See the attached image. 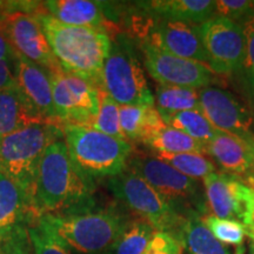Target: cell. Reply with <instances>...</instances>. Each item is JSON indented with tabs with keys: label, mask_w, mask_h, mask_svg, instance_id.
Wrapping results in <instances>:
<instances>
[{
	"label": "cell",
	"mask_w": 254,
	"mask_h": 254,
	"mask_svg": "<svg viewBox=\"0 0 254 254\" xmlns=\"http://www.w3.org/2000/svg\"><path fill=\"white\" fill-rule=\"evenodd\" d=\"M95 182L85 176L69 157L65 139L44 153L36 180V208L40 217L78 213L94 207Z\"/></svg>",
	"instance_id": "cell-1"
},
{
	"label": "cell",
	"mask_w": 254,
	"mask_h": 254,
	"mask_svg": "<svg viewBox=\"0 0 254 254\" xmlns=\"http://www.w3.org/2000/svg\"><path fill=\"white\" fill-rule=\"evenodd\" d=\"M43 8L36 15L60 67L90 81L101 91V71L112 43L109 32L98 27L69 26Z\"/></svg>",
	"instance_id": "cell-2"
},
{
	"label": "cell",
	"mask_w": 254,
	"mask_h": 254,
	"mask_svg": "<svg viewBox=\"0 0 254 254\" xmlns=\"http://www.w3.org/2000/svg\"><path fill=\"white\" fill-rule=\"evenodd\" d=\"M60 139H64V132L59 125L33 123L0 140V173L23 190L30 226L40 218L36 208V180L41 158L47 147Z\"/></svg>",
	"instance_id": "cell-3"
},
{
	"label": "cell",
	"mask_w": 254,
	"mask_h": 254,
	"mask_svg": "<svg viewBox=\"0 0 254 254\" xmlns=\"http://www.w3.org/2000/svg\"><path fill=\"white\" fill-rule=\"evenodd\" d=\"M57 236L80 254H106L131 220L116 207H95L78 213L43 215Z\"/></svg>",
	"instance_id": "cell-4"
},
{
	"label": "cell",
	"mask_w": 254,
	"mask_h": 254,
	"mask_svg": "<svg viewBox=\"0 0 254 254\" xmlns=\"http://www.w3.org/2000/svg\"><path fill=\"white\" fill-rule=\"evenodd\" d=\"M62 128L72 161L90 179H110L126 170L133 154L131 142L91 127L66 125Z\"/></svg>",
	"instance_id": "cell-5"
},
{
	"label": "cell",
	"mask_w": 254,
	"mask_h": 254,
	"mask_svg": "<svg viewBox=\"0 0 254 254\" xmlns=\"http://www.w3.org/2000/svg\"><path fill=\"white\" fill-rule=\"evenodd\" d=\"M127 168L150 184L168 205L182 217H205L207 211L205 190L198 180L184 176L154 155L132 154Z\"/></svg>",
	"instance_id": "cell-6"
},
{
	"label": "cell",
	"mask_w": 254,
	"mask_h": 254,
	"mask_svg": "<svg viewBox=\"0 0 254 254\" xmlns=\"http://www.w3.org/2000/svg\"><path fill=\"white\" fill-rule=\"evenodd\" d=\"M101 91L120 106L155 105L138 56L125 36L111 43L110 53L101 71Z\"/></svg>",
	"instance_id": "cell-7"
},
{
	"label": "cell",
	"mask_w": 254,
	"mask_h": 254,
	"mask_svg": "<svg viewBox=\"0 0 254 254\" xmlns=\"http://www.w3.org/2000/svg\"><path fill=\"white\" fill-rule=\"evenodd\" d=\"M107 186L113 195L138 218L147 221L157 232H166L180 238L186 219L168 205L159 193L126 167L118 176L110 178Z\"/></svg>",
	"instance_id": "cell-8"
},
{
	"label": "cell",
	"mask_w": 254,
	"mask_h": 254,
	"mask_svg": "<svg viewBox=\"0 0 254 254\" xmlns=\"http://www.w3.org/2000/svg\"><path fill=\"white\" fill-rule=\"evenodd\" d=\"M53 104L60 126L91 127L100 107V91L78 75L63 71L49 72Z\"/></svg>",
	"instance_id": "cell-9"
},
{
	"label": "cell",
	"mask_w": 254,
	"mask_h": 254,
	"mask_svg": "<svg viewBox=\"0 0 254 254\" xmlns=\"http://www.w3.org/2000/svg\"><path fill=\"white\" fill-rule=\"evenodd\" d=\"M207 66L213 73H239L245 58L246 38L243 25L230 19L214 17L199 26Z\"/></svg>",
	"instance_id": "cell-10"
},
{
	"label": "cell",
	"mask_w": 254,
	"mask_h": 254,
	"mask_svg": "<svg viewBox=\"0 0 254 254\" xmlns=\"http://www.w3.org/2000/svg\"><path fill=\"white\" fill-rule=\"evenodd\" d=\"M207 209L212 215L250 226L254 222V189L241 178L213 172L202 179Z\"/></svg>",
	"instance_id": "cell-11"
},
{
	"label": "cell",
	"mask_w": 254,
	"mask_h": 254,
	"mask_svg": "<svg viewBox=\"0 0 254 254\" xmlns=\"http://www.w3.org/2000/svg\"><path fill=\"white\" fill-rule=\"evenodd\" d=\"M140 50L146 69L159 84L200 90L214 81V73L205 64L170 55L147 40H140Z\"/></svg>",
	"instance_id": "cell-12"
},
{
	"label": "cell",
	"mask_w": 254,
	"mask_h": 254,
	"mask_svg": "<svg viewBox=\"0 0 254 254\" xmlns=\"http://www.w3.org/2000/svg\"><path fill=\"white\" fill-rule=\"evenodd\" d=\"M200 111L219 131L254 141V114L232 92L218 86L199 90Z\"/></svg>",
	"instance_id": "cell-13"
},
{
	"label": "cell",
	"mask_w": 254,
	"mask_h": 254,
	"mask_svg": "<svg viewBox=\"0 0 254 254\" xmlns=\"http://www.w3.org/2000/svg\"><path fill=\"white\" fill-rule=\"evenodd\" d=\"M2 32L15 53L47 72L62 68L36 14L21 11L8 12L2 20Z\"/></svg>",
	"instance_id": "cell-14"
},
{
	"label": "cell",
	"mask_w": 254,
	"mask_h": 254,
	"mask_svg": "<svg viewBox=\"0 0 254 254\" xmlns=\"http://www.w3.org/2000/svg\"><path fill=\"white\" fill-rule=\"evenodd\" d=\"M141 40H147L164 52L179 58L195 60L207 65L199 26L180 21L152 19Z\"/></svg>",
	"instance_id": "cell-15"
},
{
	"label": "cell",
	"mask_w": 254,
	"mask_h": 254,
	"mask_svg": "<svg viewBox=\"0 0 254 254\" xmlns=\"http://www.w3.org/2000/svg\"><path fill=\"white\" fill-rule=\"evenodd\" d=\"M14 74L18 90L30 104L32 110L43 122L59 125L49 72L17 53L14 59Z\"/></svg>",
	"instance_id": "cell-16"
},
{
	"label": "cell",
	"mask_w": 254,
	"mask_h": 254,
	"mask_svg": "<svg viewBox=\"0 0 254 254\" xmlns=\"http://www.w3.org/2000/svg\"><path fill=\"white\" fill-rule=\"evenodd\" d=\"M205 153L221 168V172L233 174L252 183L254 180V141L219 131L206 144Z\"/></svg>",
	"instance_id": "cell-17"
},
{
	"label": "cell",
	"mask_w": 254,
	"mask_h": 254,
	"mask_svg": "<svg viewBox=\"0 0 254 254\" xmlns=\"http://www.w3.org/2000/svg\"><path fill=\"white\" fill-rule=\"evenodd\" d=\"M142 8L151 18L200 26L214 18L215 1L211 0H160L141 2Z\"/></svg>",
	"instance_id": "cell-18"
},
{
	"label": "cell",
	"mask_w": 254,
	"mask_h": 254,
	"mask_svg": "<svg viewBox=\"0 0 254 254\" xmlns=\"http://www.w3.org/2000/svg\"><path fill=\"white\" fill-rule=\"evenodd\" d=\"M46 12L69 26L98 27L106 30L109 21L104 4L88 0H51L43 2Z\"/></svg>",
	"instance_id": "cell-19"
},
{
	"label": "cell",
	"mask_w": 254,
	"mask_h": 254,
	"mask_svg": "<svg viewBox=\"0 0 254 254\" xmlns=\"http://www.w3.org/2000/svg\"><path fill=\"white\" fill-rule=\"evenodd\" d=\"M120 127L128 142H144L164 128L165 123L154 106H119Z\"/></svg>",
	"instance_id": "cell-20"
},
{
	"label": "cell",
	"mask_w": 254,
	"mask_h": 254,
	"mask_svg": "<svg viewBox=\"0 0 254 254\" xmlns=\"http://www.w3.org/2000/svg\"><path fill=\"white\" fill-rule=\"evenodd\" d=\"M23 225L30 226L23 190L9 178L0 173V239Z\"/></svg>",
	"instance_id": "cell-21"
},
{
	"label": "cell",
	"mask_w": 254,
	"mask_h": 254,
	"mask_svg": "<svg viewBox=\"0 0 254 254\" xmlns=\"http://www.w3.org/2000/svg\"><path fill=\"white\" fill-rule=\"evenodd\" d=\"M33 123H45L32 110L18 87L0 91V140Z\"/></svg>",
	"instance_id": "cell-22"
},
{
	"label": "cell",
	"mask_w": 254,
	"mask_h": 254,
	"mask_svg": "<svg viewBox=\"0 0 254 254\" xmlns=\"http://www.w3.org/2000/svg\"><path fill=\"white\" fill-rule=\"evenodd\" d=\"M180 238L187 254H232L226 245L212 236L198 215L186 219Z\"/></svg>",
	"instance_id": "cell-23"
},
{
	"label": "cell",
	"mask_w": 254,
	"mask_h": 254,
	"mask_svg": "<svg viewBox=\"0 0 254 254\" xmlns=\"http://www.w3.org/2000/svg\"><path fill=\"white\" fill-rule=\"evenodd\" d=\"M157 110L160 116L184 111H200L199 91L195 88L159 84L155 88Z\"/></svg>",
	"instance_id": "cell-24"
},
{
	"label": "cell",
	"mask_w": 254,
	"mask_h": 254,
	"mask_svg": "<svg viewBox=\"0 0 254 254\" xmlns=\"http://www.w3.org/2000/svg\"><path fill=\"white\" fill-rule=\"evenodd\" d=\"M155 153H200L205 154V145L182 131L165 126L142 142Z\"/></svg>",
	"instance_id": "cell-25"
},
{
	"label": "cell",
	"mask_w": 254,
	"mask_h": 254,
	"mask_svg": "<svg viewBox=\"0 0 254 254\" xmlns=\"http://www.w3.org/2000/svg\"><path fill=\"white\" fill-rule=\"evenodd\" d=\"M161 118L166 126L184 132L190 138L202 142L205 146L219 132V129L209 123L201 111H184V112L161 116Z\"/></svg>",
	"instance_id": "cell-26"
},
{
	"label": "cell",
	"mask_w": 254,
	"mask_h": 254,
	"mask_svg": "<svg viewBox=\"0 0 254 254\" xmlns=\"http://www.w3.org/2000/svg\"><path fill=\"white\" fill-rule=\"evenodd\" d=\"M155 232L147 221L131 219L106 254H144Z\"/></svg>",
	"instance_id": "cell-27"
},
{
	"label": "cell",
	"mask_w": 254,
	"mask_h": 254,
	"mask_svg": "<svg viewBox=\"0 0 254 254\" xmlns=\"http://www.w3.org/2000/svg\"><path fill=\"white\" fill-rule=\"evenodd\" d=\"M154 157L164 161L192 179H204L215 172V165L200 153H154Z\"/></svg>",
	"instance_id": "cell-28"
},
{
	"label": "cell",
	"mask_w": 254,
	"mask_h": 254,
	"mask_svg": "<svg viewBox=\"0 0 254 254\" xmlns=\"http://www.w3.org/2000/svg\"><path fill=\"white\" fill-rule=\"evenodd\" d=\"M27 230L36 254H72L71 249L57 236L43 217Z\"/></svg>",
	"instance_id": "cell-29"
},
{
	"label": "cell",
	"mask_w": 254,
	"mask_h": 254,
	"mask_svg": "<svg viewBox=\"0 0 254 254\" xmlns=\"http://www.w3.org/2000/svg\"><path fill=\"white\" fill-rule=\"evenodd\" d=\"M119 104H117L109 94L100 91V107L97 118L92 123L91 128L113 138L126 140L120 127ZM127 141V140H126Z\"/></svg>",
	"instance_id": "cell-30"
},
{
	"label": "cell",
	"mask_w": 254,
	"mask_h": 254,
	"mask_svg": "<svg viewBox=\"0 0 254 254\" xmlns=\"http://www.w3.org/2000/svg\"><path fill=\"white\" fill-rule=\"evenodd\" d=\"M205 226L208 228L215 239L224 245L241 246L245 239L246 226L239 221L231 219H221L209 214L201 218Z\"/></svg>",
	"instance_id": "cell-31"
},
{
	"label": "cell",
	"mask_w": 254,
	"mask_h": 254,
	"mask_svg": "<svg viewBox=\"0 0 254 254\" xmlns=\"http://www.w3.org/2000/svg\"><path fill=\"white\" fill-rule=\"evenodd\" d=\"M241 25L245 32L246 49L243 68L240 72L243 73V82L247 98H249L247 100H249L250 109L254 114V15L244 21Z\"/></svg>",
	"instance_id": "cell-32"
},
{
	"label": "cell",
	"mask_w": 254,
	"mask_h": 254,
	"mask_svg": "<svg viewBox=\"0 0 254 254\" xmlns=\"http://www.w3.org/2000/svg\"><path fill=\"white\" fill-rule=\"evenodd\" d=\"M254 15V1L250 0H217L214 17L230 19L243 24Z\"/></svg>",
	"instance_id": "cell-33"
},
{
	"label": "cell",
	"mask_w": 254,
	"mask_h": 254,
	"mask_svg": "<svg viewBox=\"0 0 254 254\" xmlns=\"http://www.w3.org/2000/svg\"><path fill=\"white\" fill-rule=\"evenodd\" d=\"M0 254H36L27 226H19L0 239Z\"/></svg>",
	"instance_id": "cell-34"
},
{
	"label": "cell",
	"mask_w": 254,
	"mask_h": 254,
	"mask_svg": "<svg viewBox=\"0 0 254 254\" xmlns=\"http://www.w3.org/2000/svg\"><path fill=\"white\" fill-rule=\"evenodd\" d=\"M183 241L166 232H155L144 254H183Z\"/></svg>",
	"instance_id": "cell-35"
},
{
	"label": "cell",
	"mask_w": 254,
	"mask_h": 254,
	"mask_svg": "<svg viewBox=\"0 0 254 254\" xmlns=\"http://www.w3.org/2000/svg\"><path fill=\"white\" fill-rule=\"evenodd\" d=\"M17 87L14 60H0V91Z\"/></svg>",
	"instance_id": "cell-36"
},
{
	"label": "cell",
	"mask_w": 254,
	"mask_h": 254,
	"mask_svg": "<svg viewBox=\"0 0 254 254\" xmlns=\"http://www.w3.org/2000/svg\"><path fill=\"white\" fill-rule=\"evenodd\" d=\"M15 56L17 53L13 47L9 44L4 32L0 30V60H14Z\"/></svg>",
	"instance_id": "cell-37"
},
{
	"label": "cell",
	"mask_w": 254,
	"mask_h": 254,
	"mask_svg": "<svg viewBox=\"0 0 254 254\" xmlns=\"http://www.w3.org/2000/svg\"><path fill=\"white\" fill-rule=\"evenodd\" d=\"M246 234L250 237L251 243L254 244V222L252 225H250V226L246 227Z\"/></svg>",
	"instance_id": "cell-38"
},
{
	"label": "cell",
	"mask_w": 254,
	"mask_h": 254,
	"mask_svg": "<svg viewBox=\"0 0 254 254\" xmlns=\"http://www.w3.org/2000/svg\"><path fill=\"white\" fill-rule=\"evenodd\" d=\"M236 254H245V250H244L243 246H239L236 251Z\"/></svg>",
	"instance_id": "cell-39"
},
{
	"label": "cell",
	"mask_w": 254,
	"mask_h": 254,
	"mask_svg": "<svg viewBox=\"0 0 254 254\" xmlns=\"http://www.w3.org/2000/svg\"><path fill=\"white\" fill-rule=\"evenodd\" d=\"M250 253L254 254V244H252V243H251V245H250Z\"/></svg>",
	"instance_id": "cell-40"
},
{
	"label": "cell",
	"mask_w": 254,
	"mask_h": 254,
	"mask_svg": "<svg viewBox=\"0 0 254 254\" xmlns=\"http://www.w3.org/2000/svg\"><path fill=\"white\" fill-rule=\"evenodd\" d=\"M250 185H251V186H252V187H253V189H254V180H253V182H252V183H250Z\"/></svg>",
	"instance_id": "cell-41"
}]
</instances>
